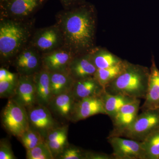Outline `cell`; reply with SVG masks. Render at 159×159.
<instances>
[{
	"label": "cell",
	"instance_id": "32",
	"mask_svg": "<svg viewBox=\"0 0 159 159\" xmlns=\"http://www.w3.org/2000/svg\"><path fill=\"white\" fill-rule=\"evenodd\" d=\"M85 159H113L111 155L104 153L86 152H85Z\"/></svg>",
	"mask_w": 159,
	"mask_h": 159
},
{
	"label": "cell",
	"instance_id": "31",
	"mask_svg": "<svg viewBox=\"0 0 159 159\" xmlns=\"http://www.w3.org/2000/svg\"><path fill=\"white\" fill-rule=\"evenodd\" d=\"M16 158L8 142L2 139L0 142V159Z\"/></svg>",
	"mask_w": 159,
	"mask_h": 159
},
{
	"label": "cell",
	"instance_id": "12",
	"mask_svg": "<svg viewBox=\"0 0 159 159\" xmlns=\"http://www.w3.org/2000/svg\"><path fill=\"white\" fill-rule=\"evenodd\" d=\"M44 54L42 61L44 69L50 72L66 71L74 56L71 52L63 48Z\"/></svg>",
	"mask_w": 159,
	"mask_h": 159
},
{
	"label": "cell",
	"instance_id": "22",
	"mask_svg": "<svg viewBox=\"0 0 159 159\" xmlns=\"http://www.w3.org/2000/svg\"><path fill=\"white\" fill-rule=\"evenodd\" d=\"M144 159H159V126L141 142Z\"/></svg>",
	"mask_w": 159,
	"mask_h": 159
},
{
	"label": "cell",
	"instance_id": "15",
	"mask_svg": "<svg viewBox=\"0 0 159 159\" xmlns=\"http://www.w3.org/2000/svg\"><path fill=\"white\" fill-rule=\"evenodd\" d=\"M36 91V101L47 107L53 97L50 82V72L44 69L33 74Z\"/></svg>",
	"mask_w": 159,
	"mask_h": 159
},
{
	"label": "cell",
	"instance_id": "34",
	"mask_svg": "<svg viewBox=\"0 0 159 159\" xmlns=\"http://www.w3.org/2000/svg\"><path fill=\"white\" fill-rule=\"evenodd\" d=\"M64 9H69L81 5L83 0H59Z\"/></svg>",
	"mask_w": 159,
	"mask_h": 159
},
{
	"label": "cell",
	"instance_id": "16",
	"mask_svg": "<svg viewBox=\"0 0 159 159\" xmlns=\"http://www.w3.org/2000/svg\"><path fill=\"white\" fill-rule=\"evenodd\" d=\"M94 77L75 80L72 87V93L76 101L87 97L99 96L104 91Z\"/></svg>",
	"mask_w": 159,
	"mask_h": 159
},
{
	"label": "cell",
	"instance_id": "19",
	"mask_svg": "<svg viewBox=\"0 0 159 159\" xmlns=\"http://www.w3.org/2000/svg\"><path fill=\"white\" fill-rule=\"evenodd\" d=\"M104 105L107 115L111 119L116 116L123 106L132 102L135 99L131 97L123 95H111L103 91L100 95Z\"/></svg>",
	"mask_w": 159,
	"mask_h": 159
},
{
	"label": "cell",
	"instance_id": "33",
	"mask_svg": "<svg viewBox=\"0 0 159 159\" xmlns=\"http://www.w3.org/2000/svg\"><path fill=\"white\" fill-rule=\"evenodd\" d=\"M15 74L9 72L6 69L1 68L0 69V80H10L15 81L18 79Z\"/></svg>",
	"mask_w": 159,
	"mask_h": 159
},
{
	"label": "cell",
	"instance_id": "9",
	"mask_svg": "<svg viewBox=\"0 0 159 159\" xmlns=\"http://www.w3.org/2000/svg\"><path fill=\"white\" fill-rule=\"evenodd\" d=\"M30 125L46 138L47 134L55 128V121L47 107L39 104L29 108L28 113Z\"/></svg>",
	"mask_w": 159,
	"mask_h": 159
},
{
	"label": "cell",
	"instance_id": "25",
	"mask_svg": "<svg viewBox=\"0 0 159 159\" xmlns=\"http://www.w3.org/2000/svg\"><path fill=\"white\" fill-rule=\"evenodd\" d=\"M26 158L53 159L54 157L47 142L44 141L32 149L27 150Z\"/></svg>",
	"mask_w": 159,
	"mask_h": 159
},
{
	"label": "cell",
	"instance_id": "1",
	"mask_svg": "<svg viewBox=\"0 0 159 159\" xmlns=\"http://www.w3.org/2000/svg\"><path fill=\"white\" fill-rule=\"evenodd\" d=\"M56 21L62 38V48L74 55L91 48L95 22L90 6L83 5L64 9L57 15Z\"/></svg>",
	"mask_w": 159,
	"mask_h": 159
},
{
	"label": "cell",
	"instance_id": "35",
	"mask_svg": "<svg viewBox=\"0 0 159 159\" xmlns=\"http://www.w3.org/2000/svg\"><path fill=\"white\" fill-rule=\"evenodd\" d=\"M9 0H0V6L2 5L3 4L7 2Z\"/></svg>",
	"mask_w": 159,
	"mask_h": 159
},
{
	"label": "cell",
	"instance_id": "8",
	"mask_svg": "<svg viewBox=\"0 0 159 159\" xmlns=\"http://www.w3.org/2000/svg\"><path fill=\"white\" fill-rule=\"evenodd\" d=\"M31 43L39 52L45 54L62 48V38L59 29L55 25L35 32Z\"/></svg>",
	"mask_w": 159,
	"mask_h": 159
},
{
	"label": "cell",
	"instance_id": "11",
	"mask_svg": "<svg viewBox=\"0 0 159 159\" xmlns=\"http://www.w3.org/2000/svg\"><path fill=\"white\" fill-rule=\"evenodd\" d=\"M39 52L31 45L25 47L16 55L15 65L20 75H33L39 71L41 62Z\"/></svg>",
	"mask_w": 159,
	"mask_h": 159
},
{
	"label": "cell",
	"instance_id": "28",
	"mask_svg": "<svg viewBox=\"0 0 159 159\" xmlns=\"http://www.w3.org/2000/svg\"><path fill=\"white\" fill-rule=\"evenodd\" d=\"M85 152L76 147L65 148L60 154V158L62 159H85Z\"/></svg>",
	"mask_w": 159,
	"mask_h": 159
},
{
	"label": "cell",
	"instance_id": "14",
	"mask_svg": "<svg viewBox=\"0 0 159 159\" xmlns=\"http://www.w3.org/2000/svg\"><path fill=\"white\" fill-rule=\"evenodd\" d=\"M145 99L140 107L142 111L159 109V70L154 61L150 68L148 90Z\"/></svg>",
	"mask_w": 159,
	"mask_h": 159
},
{
	"label": "cell",
	"instance_id": "20",
	"mask_svg": "<svg viewBox=\"0 0 159 159\" xmlns=\"http://www.w3.org/2000/svg\"><path fill=\"white\" fill-rule=\"evenodd\" d=\"M74 79L66 71L50 72V82L53 97L72 90Z\"/></svg>",
	"mask_w": 159,
	"mask_h": 159
},
{
	"label": "cell",
	"instance_id": "21",
	"mask_svg": "<svg viewBox=\"0 0 159 159\" xmlns=\"http://www.w3.org/2000/svg\"><path fill=\"white\" fill-rule=\"evenodd\" d=\"M54 97L53 106L57 113L65 118L72 115L76 101L71 90Z\"/></svg>",
	"mask_w": 159,
	"mask_h": 159
},
{
	"label": "cell",
	"instance_id": "23",
	"mask_svg": "<svg viewBox=\"0 0 159 159\" xmlns=\"http://www.w3.org/2000/svg\"><path fill=\"white\" fill-rule=\"evenodd\" d=\"M125 65L122 62L107 68L97 69L94 77L103 89L117 78L124 70Z\"/></svg>",
	"mask_w": 159,
	"mask_h": 159
},
{
	"label": "cell",
	"instance_id": "27",
	"mask_svg": "<svg viewBox=\"0 0 159 159\" xmlns=\"http://www.w3.org/2000/svg\"><path fill=\"white\" fill-rule=\"evenodd\" d=\"M18 79L15 81L0 80V97H10L15 95L17 87Z\"/></svg>",
	"mask_w": 159,
	"mask_h": 159
},
{
	"label": "cell",
	"instance_id": "7",
	"mask_svg": "<svg viewBox=\"0 0 159 159\" xmlns=\"http://www.w3.org/2000/svg\"><path fill=\"white\" fill-rule=\"evenodd\" d=\"M107 140L113 149V159H144L141 142L117 136L107 137Z\"/></svg>",
	"mask_w": 159,
	"mask_h": 159
},
{
	"label": "cell",
	"instance_id": "13",
	"mask_svg": "<svg viewBox=\"0 0 159 159\" xmlns=\"http://www.w3.org/2000/svg\"><path fill=\"white\" fill-rule=\"evenodd\" d=\"M14 95V99L25 108H30L35 104L37 101L33 75H20Z\"/></svg>",
	"mask_w": 159,
	"mask_h": 159
},
{
	"label": "cell",
	"instance_id": "30",
	"mask_svg": "<svg viewBox=\"0 0 159 159\" xmlns=\"http://www.w3.org/2000/svg\"><path fill=\"white\" fill-rule=\"evenodd\" d=\"M68 128L66 126L54 128L47 134L45 138V142H53L67 136Z\"/></svg>",
	"mask_w": 159,
	"mask_h": 159
},
{
	"label": "cell",
	"instance_id": "24",
	"mask_svg": "<svg viewBox=\"0 0 159 159\" xmlns=\"http://www.w3.org/2000/svg\"><path fill=\"white\" fill-rule=\"evenodd\" d=\"M26 150H30L45 140L41 134L30 127L19 137Z\"/></svg>",
	"mask_w": 159,
	"mask_h": 159
},
{
	"label": "cell",
	"instance_id": "6",
	"mask_svg": "<svg viewBox=\"0 0 159 159\" xmlns=\"http://www.w3.org/2000/svg\"><path fill=\"white\" fill-rule=\"evenodd\" d=\"M48 0H9L1 5L2 18L25 20L30 17Z\"/></svg>",
	"mask_w": 159,
	"mask_h": 159
},
{
	"label": "cell",
	"instance_id": "2",
	"mask_svg": "<svg viewBox=\"0 0 159 159\" xmlns=\"http://www.w3.org/2000/svg\"><path fill=\"white\" fill-rule=\"evenodd\" d=\"M150 71L140 67L125 65L122 73L104 88L111 95H123L144 99L148 90Z\"/></svg>",
	"mask_w": 159,
	"mask_h": 159
},
{
	"label": "cell",
	"instance_id": "4",
	"mask_svg": "<svg viewBox=\"0 0 159 159\" xmlns=\"http://www.w3.org/2000/svg\"><path fill=\"white\" fill-rule=\"evenodd\" d=\"M159 126V109L142 111L130 125L120 129H113L108 137L117 136L142 142Z\"/></svg>",
	"mask_w": 159,
	"mask_h": 159
},
{
	"label": "cell",
	"instance_id": "3",
	"mask_svg": "<svg viewBox=\"0 0 159 159\" xmlns=\"http://www.w3.org/2000/svg\"><path fill=\"white\" fill-rule=\"evenodd\" d=\"M25 20L2 18L0 23V55L6 61L16 56L31 35L30 25Z\"/></svg>",
	"mask_w": 159,
	"mask_h": 159
},
{
	"label": "cell",
	"instance_id": "18",
	"mask_svg": "<svg viewBox=\"0 0 159 159\" xmlns=\"http://www.w3.org/2000/svg\"><path fill=\"white\" fill-rule=\"evenodd\" d=\"M68 70L72 78L77 80L94 76L97 68L92 59L88 57H82L73 60Z\"/></svg>",
	"mask_w": 159,
	"mask_h": 159
},
{
	"label": "cell",
	"instance_id": "17",
	"mask_svg": "<svg viewBox=\"0 0 159 159\" xmlns=\"http://www.w3.org/2000/svg\"><path fill=\"white\" fill-rule=\"evenodd\" d=\"M140 103V99H138L123 106L111 119L113 129H122L130 125L138 116Z\"/></svg>",
	"mask_w": 159,
	"mask_h": 159
},
{
	"label": "cell",
	"instance_id": "29",
	"mask_svg": "<svg viewBox=\"0 0 159 159\" xmlns=\"http://www.w3.org/2000/svg\"><path fill=\"white\" fill-rule=\"evenodd\" d=\"M67 140V136L53 142H47L54 157L59 155L65 148Z\"/></svg>",
	"mask_w": 159,
	"mask_h": 159
},
{
	"label": "cell",
	"instance_id": "26",
	"mask_svg": "<svg viewBox=\"0 0 159 159\" xmlns=\"http://www.w3.org/2000/svg\"><path fill=\"white\" fill-rule=\"evenodd\" d=\"M92 60L97 69L107 68L122 62L116 57L107 52L96 54Z\"/></svg>",
	"mask_w": 159,
	"mask_h": 159
},
{
	"label": "cell",
	"instance_id": "5",
	"mask_svg": "<svg viewBox=\"0 0 159 159\" xmlns=\"http://www.w3.org/2000/svg\"><path fill=\"white\" fill-rule=\"evenodd\" d=\"M2 123L9 132L18 138L30 127L25 107L14 99H9L3 111Z\"/></svg>",
	"mask_w": 159,
	"mask_h": 159
},
{
	"label": "cell",
	"instance_id": "10",
	"mask_svg": "<svg viewBox=\"0 0 159 159\" xmlns=\"http://www.w3.org/2000/svg\"><path fill=\"white\" fill-rule=\"evenodd\" d=\"M98 114L107 115L100 95L76 101L71 116L73 120L77 122Z\"/></svg>",
	"mask_w": 159,
	"mask_h": 159
}]
</instances>
